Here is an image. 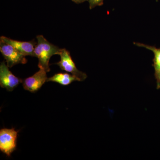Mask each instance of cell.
Here are the masks:
<instances>
[{"label": "cell", "instance_id": "1", "mask_svg": "<svg viewBox=\"0 0 160 160\" xmlns=\"http://www.w3.org/2000/svg\"><path fill=\"white\" fill-rule=\"evenodd\" d=\"M37 43L34 49L35 57L38 59V66L47 72L50 71L49 62L50 58L54 55H59L61 49L49 42L43 35L37 36Z\"/></svg>", "mask_w": 160, "mask_h": 160}, {"label": "cell", "instance_id": "2", "mask_svg": "<svg viewBox=\"0 0 160 160\" xmlns=\"http://www.w3.org/2000/svg\"><path fill=\"white\" fill-rule=\"evenodd\" d=\"M18 132L14 128L0 130V150L8 157L17 149Z\"/></svg>", "mask_w": 160, "mask_h": 160}, {"label": "cell", "instance_id": "3", "mask_svg": "<svg viewBox=\"0 0 160 160\" xmlns=\"http://www.w3.org/2000/svg\"><path fill=\"white\" fill-rule=\"evenodd\" d=\"M0 52L9 68L18 64H25L27 62L25 56L20 53L13 46L2 41H0Z\"/></svg>", "mask_w": 160, "mask_h": 160}, {"label": "cell", "instance_id": "4", "mask_svg": "<svg viewBox=\"0 0 160 160\" xmlns=\"http://www.w3.org/2000/svg\"><path fill=\"white\" fill-rule=\"evenodd\" d=\"M59 55L61 60L56 64L60 69L71 73V74L78 78L81 81L86 79L87 78V75L77 69L69 51L66 49H61Z\"/></svg>", "mask_w": 160, "mask_h": 160}, {"label": "cell", "instance_id": "5", "mask_svg": "<svg viewBox=\"0 0 160 160\" xmlns=\"http://www.w3.org/2000/svg\"><path fill=\"white\" fill-rule=\"evenodd\" d=\"M23 82V80L12 74L5 62L0 65V86L8 91H12Z\"/></svg>", "mask_w": 160, "mask_h": 160}, {"label": "cell", "instance_id": "6", "mask_svg": "<svg viewBox=\"0 0 160 160\" xmlns=\"http://www.w3.org/2000/svg\"><path fill=\"white\" fill-rule=\"evenodd\" d=\"M47 72L44 69H40L32 76L23 80V88L25 90L31 92H37L42 86L47 82Z\"/></svg>", "mask_w": 160, "mask_h": 160}, {"label": "cell", "instance_id": "7", "mask_svg": "<svg viewBox=\"0 0 160 160\" xmlns=\"http://www.w3.org/2000/svg\"><path fill=\"white\" fill-rule=\"evenodd\" d=\"M0 40L13 46L15 49L25 56H30L35 57L34 51L37 43H36L34 41L21 42L11 39L4 36L1 37Z\"/></svg>", "mask_w": 160, "mask_h": 160}, {"label": "cell", "instance_id": "8", "mask_svg": "<svg viewBox=\"0 0 160 160\" xmlns=\"http://www.w3.org/2000/svg\"><path fill=\"white\" fill-rule=\"evenodd\" d=\"M135 45L139 47H144L147 49L151 50L154 54L153 59V65L154 67L155 78L156 80L157 89H160V48H157L153 46L145 45L143 43H134Z\"/></svg>", "mask_w": 160, "mask_h": 160}, {"label": "cell", "instance_id": "9", "mask_svg": "<svg viewBox=\"0 0 160 160\" xmlns=\"http://www.w3.org/2000/svg\"><path fill=\"white\" fill-rule=\"evenodd\" d=\"M74 81H81L78 78L72 74L68 73H58L49 78L47 82H55L62 86H68Z\"/></svg>", "mask_w": 160, "mask_h": 160}, {"label": "cell", "instance_id": "10", "mask_svg": "<svg viewBox=\"0 0 160 160\" xmlns=\"http://www.w3.org/2000/svg\"><path fill=\"white\" fill-rule=\"evenodd\" d=\"M89 3V9H92L98 6H101L103 4L104 0H88Z\"/></svg>", "mask_w": 160, "mask_h": 160}, {"label": "cell", "instance_id": "11", "mask_svg": "<svg viewBox=\"0 0 160 160\" xmlns=\"http://www.w3.org/2000/svg\"><path fill=\"white\" fill-rule=\"evenodd\" d=\"M71 1L76 3V4H80V3L88 1V0H71Z\"/></svg>", "mask_w": 160, "mask_h": 160}]
</instances>
